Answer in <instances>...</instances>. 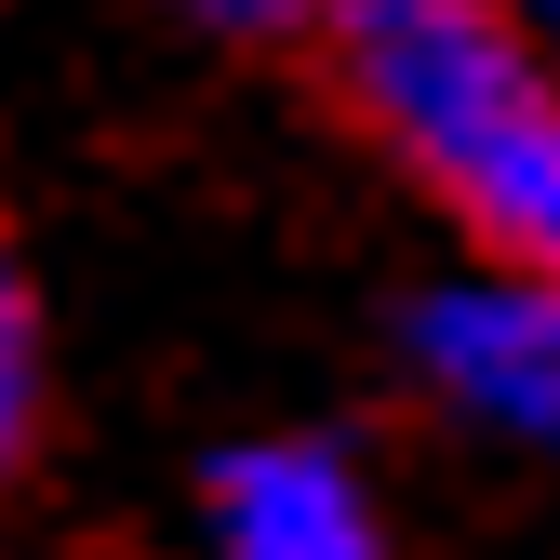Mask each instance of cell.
<instances>
[{"instance_id":"6da1fadb","label":"cell","mask_w":560,"mask_h":560,"mask_svg":"<svg viewBox=\"0 0 560 560\" xmlns=\"http://www.w3.org/2000/svg\"><path fill=\"white\" fill-rule=\"evenodd\" d=\"M334 67L521 280H560V94L494 0H334Z\"/></svg>"},{"instance_id":"7a4b0ae2","label":"cell","mask_w":560,"mask_h":560,"mask_svg":"<svg viewBox=\"0 0 560 560\" xmlns=\"http://www.w3.org/2000/svg\"><path fill=\"white\" fill-rule=\"evenodd\" d=\"M413 361L441 400L494 413L521 441H560V280H454L413 307Z\"/></svg>"},{"instance_id":"3957f363","label":"cell","mask_w":560,"mask_h":560,"mask_svg":"<svg viewBox=\"0 0 560 560\" xmlns=\"http://www.w3.org/2000/svg\"><path fill=\"white\" fill-rule=\"evenodd\" d=\"M214 560H374V508L334 454L254 441L214 467Z\"/></svg>"},{"instance_id":"277c9868","label":"cell","mask_w":560,"mask_h":560,"mask_svg":"<svg viewBox=\"0 0 560 560\" xmlns=\"http://www.w3.org/2000/svg\"><path fill=\"white\" fill-rule=\"evenodd\" d=\"M27 413H40V320H27L14 254H0V467L27 454Z\"/></svg>"},{"instance_id":"5b68a950","label":"cell","mask_w":560,"mask_h":560,"mask_svg":"<svg viewBox=\"0 0 560 560\" xmlns=\"http://www.w3.org/2000/svg\"><path fill=\"white\" fill-rule=\"evenodd\" d=\"M174 14H200V27H228V40H280V27H334V0H174Z\"/></svg>"},{"instance_id":"8992f818","label":"cell","mask_w":560,"mask_h":560,"mask_svg":"<svg viewBox=\"0 0 560 560\" xmlns=\"http://www.w3.org/2000/svg\"><path fill=\"white\" fill-rule=\"evenodd\" d=\"M534 14H547V27H560V0H534Z\"/></svg>"}]
</instances>
